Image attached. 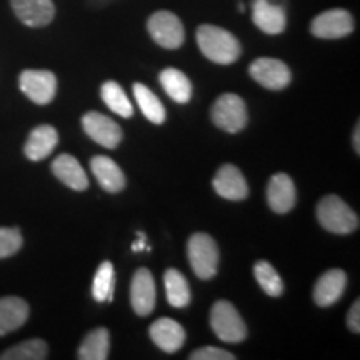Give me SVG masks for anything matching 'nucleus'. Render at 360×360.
<instances>
[{
  "mask_svg": "<svg viewBox=\"0 0 360 360\" xmlns=\"http://www.w3.org/2000/svg\"><path fill=\"white\" fill-rule=\"evenodd\" d=\"M197 44L209 60L220 65L233 64L242 52L233 34L215 25H200L197 29Z\"/></svg>",
  "mask_w": 360,
  "mask_h": 360,
  "instance_id": "1",
  "label": "nucleus"
},
{
  "mask_svg": "<svg viewBox=\"0 0 360 360\" xmlns=\"http://www.w3.org/2000/svg\"><path fill=\"white\" fill-rule=\"evenodd\" d=\"M317 219L332 233H352L359 229V215L339 195H326L317 205Z\"/></svg>",
  "mask_w": 360,
  "mask_h": 360,
  "instance_id": "2",
  "label": "nucleus"
},
{
  "mask_svg": "<svg viewBox=\"0 0 360 360\" xmlns=\"http://www.w3.org/2000/svg\"><path fill=\"white\" fill-rule=\"evenodd\" d=\"M187 255L191 267L197 277L209 281L215 277L219 269V247L209 233L197 232L188 238Z\"/></svg>",
  "mask_w": 360,
  "mask_h": 360,
  "instance_id": "3",
  "label": "nucleus"
},
{
  "mask_svg": "<svg viewBox=\"0 0 360 360\" xmlns=\"http://www.w3.org/2000/svg\"><path fill=\"white\" fill-rule=\"evenodd\" d=\"M210 327L220 340L238 344L247 337V326L238 310L227 300H217L210 310Z\"/></svg>",
  "mask_w": 360,
  "mask_h": 360,
  "instance_id": "4",
  "label": "nucleus"
},
{
  "mask_svg": "<svg viewBox=\"0 0 360 360\" xmlns=\"http://www.w3.org/2000/svg\"><path fill=\"white\" fill-rule=\"evenodd\" d=\"M212 122L219 129L225 130L229 134L240 132L247 125L249 115H247V105L242 101V97L236 94H224L220 96L212 105Z\"/></svg>",
  "mask_w": 360,
  "mask_h": 360,
  "instance_id": "5",
  "label": "nucleus"
},
{
  "mask_svg": "<svg viewBox=\"0 0 360 360\" xmlns=\"http://www.w3.org/2000/svg\"><path fill=\"white\" fill-rule=\"evenodd\" d=\"M150 37L164 49H179L186 40V30L175 13L160 11L150 15L147 22Z\"/></svg>",
  "mask_w": 360,
  "mask_h": 360,
  "instance_id": "6",
  "label": "nucleus"
},
{
  "mask_svg": "<svg viewBox=\"0 0 360 360\" xmlns=\"http://www.w3.org/2000/svg\"><path fill=\"white\" fill-rule=\"evenodd\" d=\"M20 90L39 105H47L57 94V77L51 70H24L19 79Z\"/></svg>",
  "mask_w": 360,
  "mask_h": 360,
  "instance_id": "7",
  "label": "nucleus"
},
{
  "mask_svg": "<svg viewBox=\"0 0 360 360\" xmlns=\"http://www.w3.org/2000/svg\"><path fill=\"white\" fill-rule=\"evenodd\" d=\"M250 77L270 90H282L290 84V69L278 58H255L249 67Z\"/></svg>",
  "mask_w": 360,
  "mask_h": 360,
  "instance_id": "8",
  "label": "nucleus"
},
{
  "mask_svg": "<svg viewBox=\"0 0 360 360\" xmlns=\"http://www.w3.org/2000/svg\"><path fill=\"white\" fill-rule=\"evenodd\" d=\"M310 32L319 39H342L354 32V17L344 8L322 12L310 24Z\"/></svg>",
  "mask_w": 360,
  "mask_h": 360,
  "instance_id": "9",
  "label": "nucleus"
},
{
  "mask_svg": "<svg viewBox=\"0 0 360 360\" xmlns=\"http://www.w3.org/2000/svg\"><path fill=\"white\" fill-rule=\"evenodd\" d=\"M155 281L148 269H139L134 274L132 283H130V304L134 312L142 317L154 312L155 309Z\"/></svg>",
  "mask_w": 360,
  "mask_h": 360,
  "instance_id": "10",
  "label": "nucleus"
},
{
  "mask_svg": "<svg viewBox=\"0 0 360 360\" xmlns=\"http://www.w3.org/2000/svg\"><path fill=\"white\" fill-rule=\"evenodd\" d=\"M82 125L85 134L105 148H115L122 141L120 125L114 122L110 117L98 114V112H87L82 117Z\"/></svg>",
  "mask_w": 360,
  "mask_h": 360,
  "instance_id": "11",
  "label": "nucleus"
},
{
  "mask_svg": "<svg viewBox=\"0 0 360 360\" xmlns=\"http://www.w3.org/2000/svg\"><path fill=\"white\" fill-rule=\"evenodd\" d=\"M212 184L215 192L227 200H244L249 195V186L244 174L232 164L222 165L215 174Z\"/></svg>",
  "mask_w": 360,
  "mask_h": 360,
  "instance_id": "12",
  "label": "nucleus"
},
{
  "mask_svg": "<svg viewBox=\"0 0 360 360\" xmlns=\"http://www.w3.org/2000/svg\"><path fill=\"white\" fill-rule=\"evenodd\" d=\"M252 20L260 30L269 35L282 34L287 25V15L282 6L270 0H254Z\"/></svg>",
  "mask_w": 360,
  "mask_h": 360,
  "instance_id": "13",
  "label": "nucleus"
},
{
  "mask_svg": "<svg viewBox=\"0 0 360 360\" xmlns=\"http://www.w3.org/2000/svg\"><path fill=\"white\" fill-rule=\"evenodd\" d=\"M11 4L17 19L29 27L49 25L56 15L52 0H11Z\"/></svg>",
  "mask_w": 360,
  "mask_h": 360,
  "instance_id": "14",
  "label": "nucleus"
},
{
  "mask_svg": "<svg viewBox=\"0 0 360 360\" xmlns=\"http://www.w3.org/2000/svg\"><path fill=\"white\" fill-rule=\"evenodd\" d=\"M347 276L344 270L332 269L319 277L314 287V300L319 307H330L344 295Z\"/></svg>",
  "mask_w": 360,
  "mask_h": 360,
  "instance_id": "15",
  "label": "nucleus"
},
{
  "mask_svg": "<svg viewBox=\"0 0 360 360\" xmlns=\"http://www.w3.org/2000/svg\"><path fill=\"white\" fill-rule=\"evenodd\" d=\"M267 200L269 207L276 214L290 212L297 200L294 180L287 174L272 175L267 187Z\"/></svg>",
  "mask_w": 360,
  "mask_h": 360,
  "instance_id": "16",
  "label": "nucleus"
},
{
  "mask_svg": "<svg viewBox=\"0 0 360 360\" xmlns=\"http://www.w3.org/2000/svg\"><path fill=\"white\" fill-rule=\"evenodd\" d=\"M150 339L160 350L174 354L186 344V330L179 322L162 317L150 326Z\"/></svg>",
  "mask_w": 360,
  "mask_h": 360,
  "instance_id": "17",
  "label": "nucleus"
},
{
  "mask_svg": "<svg viewBox=\"0 0 360 360\" xmlns=\"http://www.w3.org/2000/svg\"><path fill=\"white\" fill-rule=\"evenodd\" d=\"M52 172L72 191H87L89 179L80 162L70 154H60L52 162Z\"/></svg>",
  "mask_w": 360,
  "mask_h": 360,
  "instance_id": "18",
  "label": "nucleus"
},
{
  "mask_svg": "<svg viewBox=\"0 0 360 360\" xmlns=\"http://www.w3.org/2000/svg\"><path fill=\"white\" fill-rule=\"evenodd\" d=\"M90 169L96 175L97 182L105 192L117 193L125 187V175L122 169L110 157L97 155L90 160Z\"/></svg>",
  "mask_w": 360,
  "mask_h": 360,
  "instance_id": "19",
  "label": "nucleus"
},
{
  "mask_svg": "<svg viewBox=\"0 0 360 360\" xmlns=\"http://www.w3.org/2000/svg\"><path fill=\"white\" fill-rule=\"evenodd\" d=\"M58 143V134L52 125H39L30 132L29 139H27L24 152L27 159L39 162L44 160L53 152V148Z\"/></svg>",
  "mask_w": 360,
  "mask_h": 360,
  "instance_id": "20",
  "label": "nucleus"
},
{
  "mask_svg": "<svg viewBox=\"0 0 360 360\" xmlns=\"http://www.w3.org/2000/svg\"><path fill=\"white\" fill-rule=\"evenodd\" d=\"M29 304L20 297L0 299V337L20 328L29 319Z\"/></svg>",
  "mask_w": 360,
  "mask_h": 360,
  "instance_id": "21",
  "label": "nucleus"
},
{
  "mask_svg": "<svg viewBox=\"0 0 360 360\" xmlns=\"http://www.w3.org/2000/svg\"><path fill=\"white\" fill-rule=\"evenodd\" d=\"M159 80L162 87L167 92V96L172 98L174 102L187 103L191 101L192 84L184 72L169 67V69H164L160 72Z\"/></svg>",
  "mask_w": 360,
  "mask_h": 360,
  "instance_id": "22",
  "label": "nucleus"
},
{
  "mask_svg": "<svg viewBox=\"0 0 360 360\" xmlns=\"http://www.w3.org/2000/svg\"><path fill=\"white\" fill-rule=\"evenodd\" d=\"M110 350V334L107 328L98 327L85 335L79 349L80 360H105Z\"/></svg>",
  "mask_w": 360,
  "mask_h": 360,
  "instance_id": "23",
  "label": "nucleus"
},
{
  "mask_svg": "<svg viewBox=\"0 0 360 360\" xmlns=\"http://www.w3.org/2000/svg\"><path fill=\"white\" fill-rule=\"evenodd\" d=\"M164 283H165V294H167L169 304L175 309L187 307L191 304V287L186 277L175 269L165 270L164 274Z\"/></svg>",
  "mask_w": 360,
  "mask_h": 360,
  "instance_id": "24",
  "label": "nucleus"
},
{
  "mask_svg": "<svg viewBox=\"0 0 360 360\" xmlns=\"http://www.w3.org/2000/svg\"><path fill=\"white\" fill-rule=\"evenodd\" d=\"M134 97L137 101L139 107H141L142 114L150 120L152 124H164L165 120V109L159 101V97L152 92L147 85L143 84H134Z\"/></svg>",
  "mask_w": 360,
  "mask_h": 360,
  "instance_id": "25",
  "label": "nucleus"
},
{
  "mask_svg": "<svg viewBox=\"0 0 360 360\" xmlns=\"http://www.w3.org/2000/svg\"><path fill=\"white\" fill-rule=\"evenodd\" d=\"M101 96H102V101L105 102V105L109 107L114 114L125 117V119H129V117L134 115V107L129 101L127 94H125L124 89L117 82H114V80H109V82L102 85Z\"/></svg>",
  "mask_w": 360,
  "mask_h": 360,
  "instance_id": "26",
  "label": "nucleus"
},
{
  "mask_svg": "<svg viewBox=\"0 0 360 360\" xmlns=\"http://www.w3.org/2000/svg\"><path fill=\"white\" fill-rule=\"evenodd\" d=\"M49 357V347L42 339H30L0 354V360H44Z\"/></svg>",
  "mask_w": 360,
  "mask_h": 360,
  "instance_id": "27",
  "label": "nucleus"
},
{
  "mask_svg": "<svg viewBox=\"0 0 360 360\" xmlns=\"http://www.w3.org/2000/svg\"><path fill=\"white\" fill-rule=\"evenodd\" d=\"M114 285H115V270L110 262L101 264L97 269L96 277L92 283V295L97 302H107L114 297Z\"/></svg>",
  "mask_w": 360,
  "mask_h": 360,
  "instance_id": "28",
  "label": "nucleus"
},
{
  "mask_svg": "<svg viewBox=\"0 0 360 360\" xmlns=\"http://www.w3.org/2000/svg\"><path fill=\"white\" fill-rule=\"evenodd\" d=\"M255 281L265 294L270 297H281L283 294V282L277 270L265 260H259L254 267Z\"/></svg>",
  "mask_w": 360,
  "mask_h": 360,
  "instance_id": "29",
  "label": "nucleus"
},
{
  "mask_svg": "<svg viewBox=\"0 0 360 360\" xmlns=\"http://www.w3.org/2000/svg\"><path fill=\"white\" fill-rule=\"evenodd\" d=\"M24 238L19 229L0 227V259H7L20 250Z\"/></svg>",
  "mask_w": 360,
  "mask_h": 360,
  "instance_id": "30",
  "label": "nucleus"
},
{
  "mask_svg": "<svg viewBox=\"0 0 360 360\" xmlns=\"http://www.w3.org/2000/svg\"><path fill=\"white\" fill-rule=\"evenodd\" d=\"M188 359H192V360H233L236 359V355L227 352V350H224V349H219V347H202V349L193 350Z\"/></svg>",
  "mask_w": 360,
  "mask_h": 360,
  "instance_id": "31",
  "label": "nucleus"
},
{
  "mask_svg": "<svg viewBox=\"0 0 360 360\" xmlns=\"http://www.w3.org/2000/svg\"><path fill=\"white\" fill-rule=\"evenodd\" d=\"M347 326L354 334H359L360 332V302L355 300L352 307H350L349 314H347Z\"/></svg>",
  "mask_w": 360,
  "mask_h": 360,
  "instance_id": "32",
  "label": "nucleus"
},
{
  "mask_svg": "<svg viewBox=\"0 0 360 360\" xmlns=\"http://www.w3.org/2000/svg\"><path fill=\"white\" fill-rule=\"evenodd\" d=\"M146 249V236L141 232L139 233V242H135V244L132 245V250L134 252H139V250H143Z\"/></svg>",
  "mask_w": 360,
  "mask_h": 360,
  "instance_id": "33",
  "label": "nucleus"
},
{
  "mask_svg": "<svg viewBox=\"0 0 360 360\" xmlns=\"http://www.w3.org/2000/svg\"><path fill=\"white\" fill-rule=\"evenodd\" d=\"M354 147H355V152H360V125L357 124V127L354 130Z\"/></svg>",
  "mask_w": 360,
  "mask_h": 360,
  "instance_id": "34",
  "label": "nucleus"
}]
</instances>
